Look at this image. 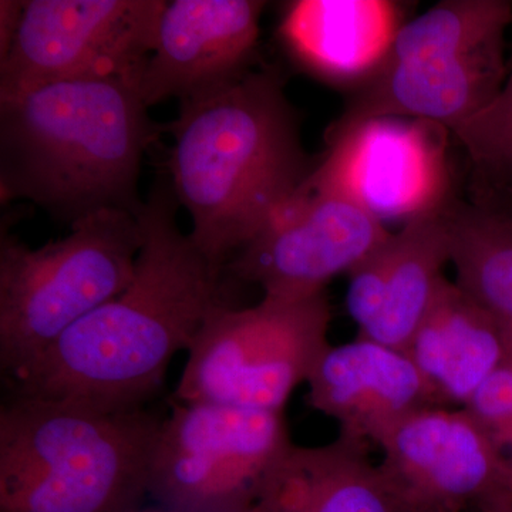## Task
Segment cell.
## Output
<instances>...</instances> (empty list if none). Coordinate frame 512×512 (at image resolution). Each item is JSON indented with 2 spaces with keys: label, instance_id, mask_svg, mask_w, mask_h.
Instances as JSON below:
<instances>
[{
  "label": "cell",
  "instance_id": "obj_1",
  "mask_svg": "<svg viewBox=\"0 0 512 512\" xmlns=\"http://www.w3.org/2000/svg\"><path fill=\"white\" fill-rule=\"evenodd\" d=\"M177 205L170 181L153 187L136 214L143 244L130 284L10 377L16 394L133 410L160 390L174 356L225 303L222 269L181 231Z\"/></svg>",
  "mask_w": 512,
  "mask_h": 512
},
{
  "label": "cell",
  "instance_id": "obj_2",
  "mask_svg": "<svg viewBox=\"0 0 512 512\" xmlns=\"http://www.w3.org/2000/svg\"><path fill=\"white\" fill-rule=\"evenodd\" d=\"M170 184L190 214V237L224 269L292 200L315 165L276 67L180 101L168 124Z\"/></svg>",
  "mask_w": 512,
  "mask_h": 512
},
{
  "label": "cell",
  "instance_id": "obj_3",
  "mask_svg": "<svg viewBox=\"0 0 512 512\" xmlns=\"http://www.w3.org/2000/svg\"><path fill=\"white\" fill-rule=\"evenodd\" d=\"M158 133L124 77L0 93L2 200H28L70 225L106 208L137 214L141 163Z\"/></svg>",
  "mask_w": 512,
  "mask_h": 512
},
{
  "label": "cell",
  "instance_id": "obj_4",
  "mask_svg": "<svg viewBox=\"0 0 512 512\" xmlns=\"http://www.w3.org/2000/svg\"><path fill=\"white\" fill-rule=\"evenodd\" d=\"M163 420L16 394L0 410V512H134Z\"/></svg>",
  "mask_w": 512,
  "mask_h": 512
},
{
  "label": "cell",
  "instance_id": "obj_5",
  "mask_svg": "<svg viewBox=\"0 0 512 512\" xmlns=\"http://www.w3.org/2000/svg\"><path fill=\"white\" fill-rule=\"evenodd\" d=\"M510 0H443L397 33L376 72L348 93L326 131L369 119L406 117L453 130L498 96L510 67Z\"/></svg>",
  "mask_w": 512,
  "mask_h": 512
},
{
  "label": "cell",
  "instance_id": "obj_6",
  "mask_svg": "<svg viewBox=\"0 0 512 512\" xmlns=\"http://www.w3.org/2000/svg\"><path fill=\"white\" fill-rule=\"evenodd\" d=\"M143 244L133 212L106 208L70 225L69 235L30 248L0 238V365L29 366L89 313L130 284Z\"/></svg>",
  "mask_w": 512,
  "mask_h": 512
},
{
  "label": "cell",
  "instance_id": "obj_7",
  "mask_svg": "<svg viewBox=\"0 0 512 512\" xmlns=\"http://www.w3.org/2000/svg\"><path fill=\"white\" fill-rule=\"evenodd\" d=\"M330 320L325 292L303 299L264 296L244 309L217 306L187 350L178 400L284 412L330 348Z\"/></svg>",
  "mask_w": 512,
  "mask_h": 512
},
{
  "label": "cell",
  "instance_id": "obj_8",
  "mask_svg": "<svg viewBox=\"0 0 512 512\" xmlns=\"http://www.w3.org/2000/svg\"><path fill=\"white\" fill-rule=\"evenodd\" d=\"M292 446L284 412L183 403L161 424L148 494L168 512H245Z\"/></svg>",
  "mask_w": 512,
  "mask_h": 512
},
{
  "label": "cell",
  "instance_id": "obj_9",
  "mask_svg": "<svg viewBox=\"0 0 512 512\" xmlns=\"http://www.w3.org/2000/svg\"><path fill=\"white\" fill-rule=\"evenodd\" d=\"M451 131L433 121L379 117L326 131V153L296 194L330 195L384 227L446 210L456 200Z\"/></svg>",
  "mask_w": 512,
  "mask_h": 512
},
{
  "label": "cell",
  "instance_id": "obj_10",
  "mask_svg": "<svg viewBox=\"0 0 512 512\" xmlns=\"http://www.w3.org/2000/svg\"><path fill=\"white\" fill-rule=\"evenodd\" d=\"M164 0H25L0 93L80 77L140 83Z\"/></svg>",
  "mask_w": 512,
  "mask_h": 512
},
{
  "label": "cell",
  "instance_id": "obj_11",
  "mask_svg": "<svg viewBox=\"0 0 512 512\" xmlns=\"http://www.w3.org/2000/svg\"><path fill=\"white\" fill-rule=\"evenodd\" d=\"M379 447V466L407 512L512 507V464L464 407H427Z\"/></svg>",
  "mask_w": 512,
  "mask_h": 512
},
{
  "label": "cell",
  "instance_id": "obj_12",
  "mask_svg": "<svg viewBox=\"0 0 512 512\" xmlns=\"http://www.w3.org/2000/svg\"><path fill=\"white\" fill-rule=\"evenodd\" d=\"M392 232L342 198L295 194L227 266L264 296L311 298L335 276L349 275Z\"/></svg>",
  "mask_w": 512,
  "mask_h": 512
},
{
  "label": "cell",
  "instance_id": "obj_13",
  "mask_svg": "<svg viewBox=\"0 0 512 512\" xmlns=\"http://www.w3.org/2000/svg\"><path fill=\"white\" fill-rule=\"evenodd\" d=\"M265 6L261 0L165 2L138 83L146 106L191 99L251 70Z\"/></svg>",
  "mask_w": 512,
  "mask_h": 512
},
{
  "label": "cell",
  "instance_id": "obj_14",
  "mask_svg": "<svg viewBox=\"0 0 512 512\" xmlns=\"http://www.w3.org/2000/svg\"><path fill=\"white\" fill-rule=\"evenodd\" d=\"M447 208L407 222L350 272L346 309L360 339L406 353L450 264Z\"/></svg>",
  "mask_w": 512,
  "mask_h": 512
},
{
  "label": "cell",
  "instance_id": "obj_15",
  "mask_svg": "<svg viewBox=\"0 0 512 512\" xmlns=\"http://www.w3.org/2000/svg\"><path fill=\"white\" fill-rule=\"evenodd\" d=\"M308 403L339 424V436L373 443L419 410L434 406L406 353L357 338L330 346L308 379Z\"/></svg>",
  "mask_w": 512,
  "mask_h": 512
},
{
  "label": "cell",
  "instance_id": "obj_16",
  "mask_svg": "<svg viewBox=\"0 0 512 512\" xmlns=\"http://www.w3.org/2000/svg\"><path fill=\"white\" fill-rule=\"evenodd\" d=\"M409 10L393 0H303L289 3L279 36L306 73L350 93L376 72Z\"/></svg>",
  "mask_w": 512,
  "mask_h": 512
},
{
  "label": "cell",
  "instance_id": "obj_17",
  "mask_svg": "<svg viewBox=\"0 0 512 512\" xmlns=\"http://www.w3.org/2000/svg\"><path fill=\"white\" fill-rule=\"evenodd\" d=\"M510 350L501 323L456 281L441 279L406 355L436 407H463Z\"/></svg>",
  "mask_w": 512,
  "mask_h": 512
},
{
  "label": "cell",
  "instance_id": "obj_18",
  "mask_svg": "<svg viewBox=\"0 0 512 512\" xmlns=\"http://www.w3.org/2000/svg\"><path fill=\"white\" fill-rule=\"evenodd\" d=\"M245 512H407L369 444L338 439L293 444L266 476Z\"/></svg>",
  "mask_w": 512,
  "mask_h": 512
},
{
  "label": "cell",
  "instance_id": "obj_19",
  "mask_svg": "<svg viewBox=\"0 0 512 512\" xmlns=\"http://www.w3.org/2000/svg\"><path fill=\"white\" fill-rule=\"evenodd\" d=\"M447 222L457 285L512 339V224L476 210L460 197L447 208Z\"/></svg>",
  "mask_w": 512,
  "mask_h": 512
},
{
  "label": "cell",
  "instance_id": "obj_20",
  "mask_svg": "<svg viewBox=\"0 0 512 512\" xmlns=\"http://www.w3.org/2000/svg\"><path fill=\"white\" fill-rule=\"evenodd\" d=\"M451 134L466 153L464 200L512 224V66L498 96Z\"/></svg>",
  "mask_w": 512,
  "mask_h": 512
},
{
  "label": "cell",
  "instance_id": "obj_21",
  "mask_svg": "<svg viewBox=\"0 0 512 512\" xmlns=\"http://www.w3.org/2000/svg\"><path fill=\"white\" fill-rule=\"evenodd\" d=\"M510 350L494 372L488 375L464 404L495 446L510 458L512 453V339Z\"/></svg>",
  "mask_w": 512,
  "mask_h": 512
},
{
  "label": "cell",
  "instance_id": "obj_22",
  "mask_svg": "<svg viewBox=\"0 0 512 512\" xmlns=\"http://www.w3.org/2000/svg\"><path fill=\"white\" fill-rule=\"evenodd\" d=\"M23 2L2 0L0 2V57L8 52L16 29H18Z\"/></svg>",
  "mask_w": 512,
  "mask_h": 512
},
{
  "label": "cell",
  "instance_id": "obj_23",
  "mask_svg": "<svg viewBox=\"0 0 512 512\" xmlns=\"http://www.w3.org/2000/svg\"><path fill=\"white\" fill-rule=\"evenodd\" d=\"M501 512H512V507H511V508H508V510L501 511Z\"/></svg>",
  "mask_w": 512,
  "mask_h": 512
},
{
  "label": "cell",
  "instance_id": "obj_24",
  "mask_svg": "<svg viewBox=\"0 0 512 512\" xmlns=\"http://www.w3.org/2000/svg\"><path fill=\"white\" fill-rule=\"evenodd\" d=\"M510 461H511V464H512V453L510 454Z\"/></svg>",
  "mask_w": 512,
  "mask_h": 512
}]
</instances>
